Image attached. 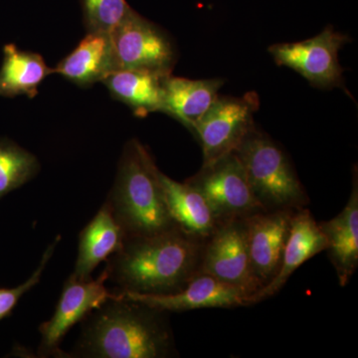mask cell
<instances>
[{
	"instance_id": "cell-1",
	"label": "cell",
	"mask_w": 358,
	"mask_h": 358,
	"mask_svg": "<svg viewBox=\"0 0 358 358\" xmlns=\"http://www.w3.org/2000/svg\"><path fill=\"white\" fill-rule=\"evenodd\" d=\"M206 240L174 227L145 236H127L106 261L114 293L169 294L185 288L200 273Z\"/></svg>"
},
{
	"instance_id": "cell-2",
	"label": "cell",
	"mask_w": 358,
	"mask_h": 358,
	"mask_svg": "<svg viewBox=\"0 0 358 358\" xmlns=\"http://www.w3.org/2000/svg\"><path fill=\"white\" fill-rule=\"evenodd\" d=\"M166 315L117 294L82 320L76 346L66 357H173L176 345Z\"/></svg>"
},
{
	"instance_id": "cell-3",
	"label": "cell",
	"mask_w": 358,
	"mask_h": 358,
	"mask_svg": "<svg viewBox=\"0 0 358 358\" xmlns=\"http://www.w3.org/2000/svg\"><path fill=\"white\" fill-rule=\"evenodd\" d=\"M160 173L140 141L127 143L106 199L127 236L152 235L176 227L167 210Z\"/></svg>"
},
{
	"instance_id": "cell-4",
	"label": "cell",
	"mask_w": 358,
	"mask_h": 358,
	"mask_svg": "<svg viewBox=\"0 0 358 358\" xmlns=\"http://www.w3.org/2000/svg\"><path fill=\"white\" fill-rule=\"evenodd\" d=\"M235 154L264 210H296L307 207V192L288 157L268 136L254 129Z\"/></svg>"
},
{
	"instance_id": "cell-5",
	"label": "cell",
	"mask_w": 358,
	"mask_h": 358,
	"mask_svg": "<svg viewBox=\"0 0 358 358\" xmlns=\"http://www.w3.org/2000/svg\"><path fill=\"white\" fill-rule=\"evenodd\" d=\"M260 101L255 92L246 95L218 96L210 109L193 127L192 133L201 145L203 164L213 162L236 152L254 126V115Z\"/></svg>"
},
{
	"instance_id": "cell-6",
	"label": "cell",
	"mask_w": 358,
	"mask_h": 358,
	"mask_svg": "<svg viewBox=\"0 0 358 358\" xmlns=\"http://www.w3.org/2000/svg\"><path fill=\"white\" fill-rule=\"evenodd\" d=\"M117 70H143L171 74L176 49L162 28L129 8L110 32Z\"/></svg>"
},
{
	"instance_id": "cell-7",
	"label": "cell",
	"mask_w": 358,
	"mask_h": 358,
	"mask_svg": "<svg viewBox=\"0 0 358 358\" xmlns=\"http://www.w3.org/2000/svg\"><path fill=\"white\" fill-rule=\"evenodd\" d=\"M201 192L219 224L248 217L264 210L235 152L209 164L186 179Z\"/></svg>"
},
{
	"instance_id": "cell-8",
	"label": "cell",
	"mask_w": 358,
	"mask_h": 358,
	"mask_svg": "<svg viewBox=\"0 0 358 358\" xmlns=\"http://www.w3.org/2000/svg\"><path fill=\"white\" fill-rule=\"evenodd\" d=\"M348 42L350 38L346 35L336 32L331 26H327L313 38L294 43L274 44L268 48V52L275 64L296 71L313 87L345 90L338 52Z\"/></svg>"
},
{
	"instance_id": "cell-9",
	"label": "cell",
	"mask_w": 358,
	"mask_h": 358,
	"mask_svg": "<svg viewBox=\"0 0 358 358\" xmlns=\"http://www.w3.org/2000/svg\"><path fill=\"white\" fill-rule=\"evenodd\" d=\"M107 274L101 273L96 280H81L71 275L65 282L55 312L50 320L41 324L39 333L41 341L39 357H66L60 345L68 331L82 322L94 310L105 301L115 298L117 294L107 288Z\"/></svg>"
},
{
	"instance_id": "cell-10",
	"label": "cell",
	"mask_w": 358,
	"mask_h": 358,
	"mask_svg": "<svg viewBox=\"0 0 358 358\" xmlns=\"http://www.w3.org/2000/svg\"><path fill=\"white\" fill-rule=\"evenodd\" d=\"M200 273L236 287L251 298L262 289L250 260L243 219L219 224L205 241Z\"/></svg>"
},
{
	"instance_id": "cell-11",
	"label": "cell",
	"mask_w": 358,
	"mask_h": 358,
	"mask_svg": "<svg viewBox=\"0 0 358 358\" xmlns=\"http://www.w3.org/2000/svg\"><path fill=\"white\" fill-rule=\"evenodd\" d=\"M122 298L140 301L166 313H181L199 308H229L253 305L251 296L212 275L199 273L185 289L169 294L117 293Z\"/></svg>"
},
{
	"instance_id": "cell-12",
	"label": "cell",
	"mask_w": 358,
	"mask_h": 358,
	"mask_svg": "<svg viewBox=\"0 0 358 358\" xmlns=\"http://www.w3.org/2000/svg\"><path fill=\"white\" fill-rule=\"evenodd\" d=\"M294 211H261L243 218L250 260L262 288L274 279L281 266Z\"/></svg>"
},
{
	"instance_id": "cell-13",
	"label": "cell",
	"mask_w": 358,
	"mask_h": 358,
	"mask_svg": "<svg viewBox=\"0 0 358 358\" xmlns=\"http://www.w3.org/2000/svg\"><path fill=\"white\" fill-rule=\"evenodd\" d=\"M327 247V238L307 207L294 210L279 271L272 281L254 294L253 305L279 293L303 263L326 251Z\"/></svg>"
},
{
	"instance_id": "cell-14",
	"label": "cell",
	"mask_w": 358,
	"mask_h": 358,
	"mask_svg": "<svg viewBox=\"0 0 358 358\" xmlns=\"http://www.w3.org/2000/svg\"><path fill=\"white\" fill-rule=\"evenodd\" d=\"M357 169L353 173L350 199L338 215L319 222L327 238L326 252L333 264L339 285L350 282L358 267V180Z\"/></svg>"
},
{
	"instance_id": "cell-15",
	"label": "cell",
	"mask_w": 358,
	"mask_h": 358,
	"mask_svg": "<svg viewBox=\"0 0 358 358\" xmlns=\"http://www.w3.org/2000/svg\"><path fill=\"white\" fill-rule=\"evenodd\" d=\"M117 70L110 33L88 32L76 48L54 68V74L60 75L79 87L88 88L94 84L102 83Z\"/></svg>"
},
{
	"instance_id": "cell-16",
	"label": "cell",
	"mask_w": 358,
	"mask_h": 358,
	"mask_svg": "<svg viewBox=\"0 0 358 358\" xmlns=\"http://www.w3.org/2000/svg\"><path fill=\"white\" fill-rule=\"evenodd\" d=\"M126 237V231L105 201L80 233L77 260L72 275L81 280L91 278L92 273L101 263L106 262L121 249Z\"/></svg>"
},
{
	"instance_id": "cell-17",
	"label": "cell",
	"mask_w": 358,
	"mask_h": 358,
	"mask_svg": "<svg viewBox=\"0 0 358 358\" xmlns=\"http://www.w3.org/2000/svg\"><path fill=\"white\" fill-rule=\"evenodd\" d=\"M160 181L167 210L176 227L199 239H208L219 222L201 192L187 181L178 182L162 173Z\"/></svg>"
},
{
	"instance_id": "cell-18",
	"label": "cell",
	"mask_w": 358,
	"mask_h": 358,
	"mask_svg": "<svg viewBox=\"0 0 358 358\" xmlns=\"http://www.w3.org/2000/svg\"><path fill=\"white\" fill-rule=\"evenodd\" d=\"M223 84L221 79L192 80L169 75L164 79L162 113L192 131L194 124L218 98Z\"/></svg>"
},
{
	"instance_id": "cell-19",
	"label": "cell",
	"mask_w": 358,
	"mask_h": 358,
	"mask_svg": "<svg viewBox=\"0 0 358 358\" xmlns=\"http://www.w3.org/2000/svg\"><path fill=\"white\" fill-rule=\"evenodd\" d=\"M171 75V74H169ZM169 75L143 70H117L102 82L115 100L138 117L164 110V83Z\"/></svg>"
},
{
	"instance_id": "cell-20",
	"label": "cell",
	"mask_w": 358,
	"mask_h": 358,
	"mask_svg": "<svg viewBox=\"0 0 358 358\" xmlns=\"http://www.w3.org/2000/svg\"><path fill=\"white\" fill-rule=\"evenodd\" d=\"M54 74L43 57L34 52L21 50L16 45L6 44L0 68V96L14 98L38 94L40 85Z\"/></svg>"
},
{
	"instance_id": "cell-21",
	"label": "cell",
	"mask_w": 358,
	"mask_h": 358,
	"mask_svg": "<svg viewBox=\"0 0 358 358\" xmlns=\"http://www.w3.org/2000/svg\"><path fill=\"white\" fill-rule=\"evenodd\" d=\"M37 157L15 141L0 138V200L38 174Z\"/></svg>"
},
{
	"instance_id": "cell-22",
	"label": "cell",
	"mask_w": 358,
	"mask_h": 358,
	"mask_svg": "<svg viewBox=\"0 0 358 358\" xmlns=\"http://www.w3.org/2000/svg\"><path fill=\"white\" fill-rule=\"evenodd\" d=\"M81 3L88 32L110 33L131 8L126 0H81Z\"/></svg>"
},
{
	"instance_id": "cell-23",
	"label": "cell",
	"mask_w": 358,
	"mask_h": 358,
	"mask_svg": "<svg viewBox=\"0 0 358 358\" xmlns=\"http://www.w3.org/2000/svg\"><path fill=\"white\" fill-rule=\"evenodd\" d=\"M61 241V236L55 237V239L48 245L46 250H45L43 256H42L41 260L38 267L36 268L35 272L30 275L29 279L26 280L23 284L20 286L14 287V288L9 289H0V322L6 317L13 313L14 308L18 305L21 298L27 294L30 289L36 287L41 281L42 275L45 268H46L48 263L50 262L52 257L54 255L56 248Z\"/></svg>"
}]
</instances>
